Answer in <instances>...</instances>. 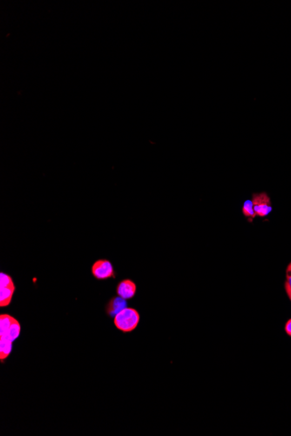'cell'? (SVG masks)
<instances>
[{"instance_id": "8", "label": "cell", "mask_w": 291, "mask_h": 436, "mask_svg": "<svg viewBox=\"0 0 291 436\" xmlns=\"http://www.w3.org/2000/svg\"><path fill=\"white\" fill-rule=\"evenodd\" d=\"M15 318L9 314H1L0 315V337L7 336L11 325L14 322Z\"/></svg>"}, {"instance_id": "5", "label": "cell", "mask_w": 291, "mask_h": 436, "mask_svg": "<svg viewBox=\"0 0 291 436\" xmlns=\"http://www.w3.org/2000/svg\"><path fill=\"white\" fill-rule=\"evenodd\" d=\"M127 307V300L120 296L112 298L106 306V313L109 317H115L121 311Z\"/></svg>"}, {"instance_id": "13", "label": "cell", "mask_w": 291, "mask_h": 436, "mask_svg": "<svg viewBox=\"0 0 291 436\" xmlns=\"http://www.w3.org/2000/svg\"><path fill=\"white\" fill-rule=\"evenodd\" d=\"M285 331H286V333L288 334V336L291 337V319L290 320H288L286 323V325H285Z\"/></svg>"}, {"instance_id": "7", "label": "cell", "mask_w": 291, "mask_h": 436, "mask_svg": "<svg viewBox=\"0 0 291 436\" xmlns=\"http://www.w3.org/2000/svg\"><path fill=\"white\" fill-rule=\"evenodd\" d=\"M13 342L7 337H1L0 339V360L1 362L4 363L13 351Z\"/></svg>"}, {"instance_id": "12", "label": "cell", "mask_w": 291, "mask_h": 436, "mask_svg": "<svg viewBox=\"0 0 291 436\" xmlns=\"http://www.w3.org/2000/svg\"><path fill=\"white\" fill-rule=\"evenodd\" d=\"M284 286H287L291 289V262L288 264V267L286 269V281H285Z\"/></svg>"}, {"instance_id": "3", "label": "cell", "mask_w": 291, "mask_h": 436, "mask_svg": "<svg viewBox=\"0 0 291 436\" xmlns=\"http://www.w3.org/2000/svg\"><path fill=\"white\" fill-rule=\"evenodd\" d=\"M92 273L95 279L100 280L115 278L114 266L106 259L98 260L94 262L92 266Z\"/></svg>"}, {"instance_id": "2", "label": "cell", "mask_w": 291, "mask_h": 436, "mask_svg": "<svg viewBox=\"0 0 291 436\" xmlns=\"http://www.w3.org/2000/svg\"><path fill=\"white\" fill-rule=\"evenodd\" d=\"M251 200L253 203L255 216L257 215L259 217H266L272 211L270 198L264 192L253 193Z\"/></svg>"}, {"instance_id": "14", "label": "cell", "mask_w": 291, "mask_h": 436, "mask_svg": "<svg viewBox=\"0 0 291 436\" xmlns=\"http://www.w3.org/2000/svg\"><path fill=\"white\" fill-rule=\"evenodd\" d=\"M285 290H286V293L288 294V299L290 300L291 301V289L290 288H288L287 286H284Z\"/></svg>"}, {"instance_id": "6", "label": "cell", "mask_w": 291, "mask_h": 436, "mask_svg": "<svg viewBox=\"0 0 291 436\" xmlns=\"http://www.w3.org/2000/svg\"><path fill=\"white\" fill-rule=\"evenodd\" d=\"M0 288V306L4 307L9 306L15 292V286H5Z\"/></svg>"}, {"instance_id": "11", "label": "cell", "mask_w": 291, "mask_h": 436, "mask_svg": "<svg viewBox=\"0 0 291 436\" xmlns=\"http://www.w3.org/2000/svg\"><path fill=\"white\" fill-rule=\"evenodd\" d=\"M15 286L14 283L13 278L8 275L7 273H1L0 275V287H5V286Z\"/></svg>"}, {"instance_id": "1", "label": "cell", "mask_w": 291, "mask_h": 436, "mask_svg": "<svg viewBox=\"0 0 291 436\" xmlns=\"http://www.w3.org/2000/svg\"><path fill=\"white\" fill-rule=\"evenodd\" d=\"M140 320L141 316L137 310L126 307L114 317V326L123 333H130L137 327Z\"/></svg>"}, {"instance_id": "9", "label": "cell", "mask_w": 291, "mask_h": 436, "mask_svg": "<svg viewBox=\"0 0 291 436\" xmlns=\"http://www.w3.org/2000/svg\"><path fill=\"white\" fill-rule=\"evenodd\" d=\"M21 333V323L19 322L16 319L14 320V322L13 324L11 325L10 328H9V331H8V333H7V338H8L9 340H12V341H14L15 340H17L18 338L20 337Z\"/></svg>"}, {"instance_id": "4", "label": "cell", "mask_w": 291, "mask_h": 436, "mask_svg": "<svg viewBox=\"0 0 291 436\" xmlns=\"http://www.w3.org/2000/svg\"><path fill=\"white\" fill-rule=\"evenodd\" d=\"M136 293V284L133 280H121L116 286V293L118 296L123 298L125 300H129L134 298Z\"/></svg>"}, {"instance_id": "10", "label": "cell", "mask_w": 291, "mask_h": 436, "mask_svg": "<svg viewBox=\"0 0 291 436\" xmlns=\"http://www.w3.org/2000/svg\"><path fill=\"white\" fill-rule=\"evenodd\" d=\"M241 210H242L243 215L248 218V222H252L254 219V217H255L252 200H246L244 204H243V206H242V209Z\"/></svg>"}]
</instances>
